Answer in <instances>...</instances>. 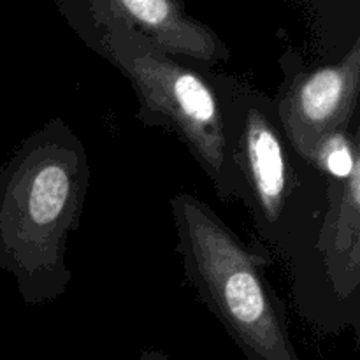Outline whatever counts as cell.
Segmentation results:
<instances>
[{
  "instance_id": "obj_2",
  "label": "cell",
  "mask_w": 360,
  "mask_h": 360,
  "mask_svg": "<svg viewBox=\"0 0 360 360\" xmlns=\"http://www.w3.org/2000/svg\"><path fill=\"white\" fill-rule=\"evenodd\" d=\"M171 213L186 280L245 359L302 360L287 304L266 276L269 252L243 241L193 193L172 195Z\"/></svg>"
},
{
  "instance_id": "obj_6",
  "label": "cell",
  "mask_w": 360,
  "mask_h": 360,
  "mask_svg": "<svg viewBox=\"0 0 360 360\" xmlns=\"http://www.w3.org/2000/svg\"><path fill=\"white\" fill-rule=\"evenodd\" d=\"M283 81L278 88V118L299 158L311 165L320 144L352 129L360 94V37L334 62L311 65L294 48L280 56Z\"/></svg>"
},
{
  "instance_id": "obj_1",
  "label": "cell",
  "mask_w": 360,
  "mask_h": 360,
  "mask_svg": "<svg viewBox=\"0 0 360 360\" xmlns=\"http://www.w3.org/2000/svg\"><path fill=\"white\" fill-rule=\"evenodd\" d=\"M90 174L83 141L62 118L35 129L0 169V269L25 304H48L69 288V239Z\"/></svg>"
},
{
  "instance_id": "obj_8",
  "label": "cell",
  "mask_w": 360,
  "mask_h": 360,
  "mask_svg": "<svg viewBox=\"0 0 360 360\" xmlns=\"http://www.w3.org/2000/svg\"><path fill=\"white\" fill-rule=\"evenodd\" d=\"M137 360H172V359L160 350H155V348H144V350L139 354V359Z\"/></svg>"
},
{
  "instance_id": "obj_5",
  "label": "cell",
  "mask_w": 360,
  "mask_h": 360,
  "mask_svg": "<svg viewBox=\"0 0 360 360\" xmlns=\"http://www.w3.org/2000/svg\"><path fill=\"white\" fill-rule=\"evenodd\" d=\"M283 259L302 319L329 336L348 327L359 334L360 162L343 178L327 176L326 204Z\"/></svg>"
},
{
  "instance_id": "obj_4",
  "label": "cell",
  "mask_w": 360,
  "mask_h": 360,
  "mask_svg": "<svg viewBox=\"0 0 360 360\" xmlns=\"http://www.w3.org/2000/svg\"><path fill=\"white\" fill-rule=\"evenodd\" d=\"M229 155L259 238L281 257L326 204L327 174L295 155L273 97L220 72Z\"/></svg>"
},
{
  "instance_id": "obj_7",
  "label": "cell",
  "mask_w": 360,
  "mask_h": 360,
  "mask_svg": "<svg viewBox=\"0 0 360 360\" xmlns=\"http://www.w3.org/2000/svg\"><path fill=\"white\" fill-rule=\"evenodd\" d=\"M84 46L109 28H125L150 39L165 53L217 69L231 58V48L210 27L186 11L183 0H51Z\"/></svg>"
},
{
  "instance_id": "obj_3",
  "label": "cell",
  "mask_w": 360,
  "mask_h": 360,
  "mask_svg": "<svg viewBox=\"0 0 360 360\" xmlns=\"http://www.w3.org/2000/svg\"><path fill=\"white\" fill-rule=\"evenodd\" d=\"M111 63L137 97V122L164 129L186 146L221 202L239 199L225 134L220 72L172 56L150 39L109 28L86 46Z\"/></svg>"
}]
</instances>
